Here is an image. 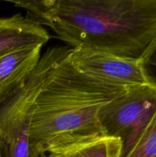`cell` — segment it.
Segmentation results:
<instances>
[{"mask_svg": "<svg viewBox=\"0 0 156 157\" xmlns=\"http://www.w3.org/2000/svg\"><path fill=\"white\" fill-rule=\"evenodd\" d=\"M71 48L140 59L156 38V0L9 1Z\"/></svg>", "mask_w": 156, "mask_h": 157, "instance_id": "1", "label": "cell"}, {"mask_svg": "<svg viewBox=\"0 0 156 157\" xmlns=\"http://www.w3.org/2000/svg\"><path fill=\"white\" fill-rule=\"evenodd\" d=\"M68 55L47 78L35 101L29 140L38 156L105 135L99 110L128 90L83 73Z\"/></svg>", "mask_w": 156, "mask_h": 157, "instance_id": "2", "label": "cell"}, {"mask_svg": "<svg viewBox=\"0 0 156 157\" xmlns=\"http://www.w3.org/2000/svg\"><path fill=\"white\" fill-rule=\"evenodd\" d=\"M70 51L69 46L47 49L25 82L0 105L1 157H39L29 140L35 101L47 78Z\"/></svg>", "mask_w": 156, "mask_h": 157, "instance_id": "3", "label": "cell"}, {"mask_svg": "<svg viewBox=\"0 0 156 157\" xmlns=\"http://www.w3.org/2000/svg\"><path fill=\"white\" fill-rule=\"evenodd\" d=\"M155 113L156 90L149 85H140L128 88L122 96L101 107L99 120L105 135L122 140L123 153L146 128Z\"/></svg>", "mask_w": 156, "mask_h": 157, "instance_id": "4", "label": "cell"}, {"mask_svg": "<svg viewBox=\"0 0 156 157\" xmlns=\"http://www.w3.org/2000/svg\"><path fill=\"white\" fill-rule=\"evenodd\" d=\"M68 58L81 72L110 84L127 89L148 85L139 60L80 48H71Z\"/></svg>", "mask_w": 156, "mask_h": 157, "instance_id": "5", "label": "cell"}, {"mask_svg": "<svg viewBox=\"0 0 156 157\" xmlns=\"http://www.w3.org/2000/svg\"><path fill=\"white\" fill-rule=\"evenodd\" d=\"M43 45L15 49L0 55V105L12 96L34 71Z\"/></svg>", "mask_w": 156, "mask_h": 157, "instance_id": "6", "label": "cell"}, {"mask_svg": "<svg viewBox=\"0 0 156 157\" xmlns=\"http://www.w3.org/2000/svg\"><path fill=\"white\" fill-rule=\"evenodd\" d=\"M50 34L43 26L18 13L0 18V55L15 49L44 46Z\"/></svg>", "mask_w": 156, "mask_h": 157, "instance_id": "7", "label": "cell"}, {"mask_svg": "<svg viewBox=\"0 0 156 157\" xmlns=\"http://www.w3.org/2000/svg\"><path fill=\"white\" fill-rule=\"evenodd\" d=\"M122 150L120 139L102 135L52 151L47 157H121Z\"/></svg>", "mask_w": 156, "mask_h": 157, "instance_id": "8", "label": "cell"}, {"mask_svg": "<svg viewBox=\"0 0 156 157\" xmlns=\"http://www.w3.org/2000/svg\"><path fill=\"white\" fill-rule=\"evenodd\" d=\"M121 157H156V113L146 128Z\"/></svg>", "mask_w": 156, "mask_h": 157, "instance_id": "9", "label": "cell"}, {"mask_svg": "<svg viewBox=\"0 0 156 157\" xmlns=\"http://www.w3.org/2000/svg\"><path fill=\"white\" fill-rule=\"evenodd\" d=\"M139 61L147 84L156 90V38L144 52Z\"/></svg>", "mask_w": 156, "mask_h": 157, "instance_id": "10", "label": "cell"}, {"mask_svg": "<svg viewBox=\"0 0 156 157\" xmlns=\"http://www.w3.org/2000/svg\"><path fill=\"white\" fill-rule=\"evenodd\" d=\"M39 157H47V154H42V155H41Z\"/></svg>", "mask_w": 156, "mask_h": 157, "instance_id": "11", "label": "cell"}, {"mask_svg": "<svg viewBox=\"0 0 156 157\" xmlns=\"http://www.w3.org/2000/svg\"><path fill=\"white\" fill-rule=\"evenodd\" d=\"M0 157H1V155H0Z\"/></svg>", "mask_w": 156, "mask_h": 157, "instance_id": "12", "label": "cell"}]
</instances>
